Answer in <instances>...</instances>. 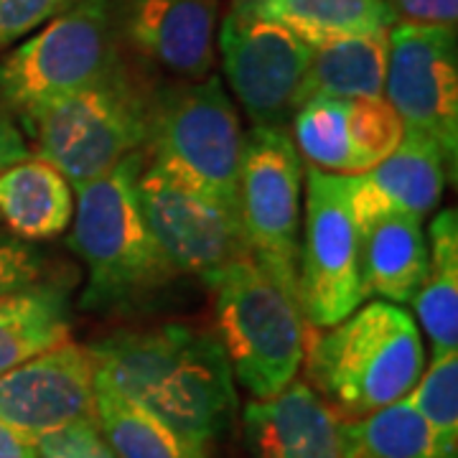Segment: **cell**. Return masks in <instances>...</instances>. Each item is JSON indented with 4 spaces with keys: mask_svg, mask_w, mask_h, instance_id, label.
<instances>
[{
    "mask_svg": "<svg viewBox=\"0 0 458 458\" xmlns=\"http://www.w3.org/2000/svg\"><path fill=\"white\" fill-rule=\"evenodd\" d=\"M138 199L156 242L179 273L209 283L229 262L252 255L240 214L199 194L148 158L138 174Z\"/></svg>",
    "mask_w": 458,
    "mask_h": 458,
    "instance_id": "obj_11",
    "label": "cell"
},
{
    "mask_svg": "<svg viewBox=\"0 0 458 458\" xmlns=\"http://www.w3.org/2000/svg\"><path fill=\"white\" fill-rule=\"evenodd\" d=\"M153 84L123 56L92 84L21 114L36 156L56 165L72 189L105 176L146 150Z\"/></svg>",
    "mask_w": 458,
    "mask_h": 458,
    "instance_id": "obj_4",
    "label": "cell"
},
{
    "mask_svg": "<svg viewBox=\"0 0 458 458\" xmlns=\"http://www.w3.org/2000/svg\"><path fill=\"white\" fill-rule=\"evenodd\" d=\"M232 8L280 23L309 44L390 31L397 23V13L385 0H234Z\"/></svg>",
    "mask_w": 458,
    "mask_h": 458,
    "instance_id": "obj_21",
    "label": "cell"
},
{
    "mask_svg": "<svg viewBox=\"0 0 458 458\" xmlns=\"http://www.w3.org/2000/svg\"><path fill=\"white\" fill-rule=\"evenodd\" d=\"M84 418H95L89 346L64 339L0 375V423L26 443Z\"/></svg>",
    "mask_w": 458,
    "mask_h": 458,
    "instance_id": "obj_13",
    "label": "cell"
},
{
    "mask_svg": "<svg viewBox=\"0 0 458 458\" xmlns=\"http://www.w3.org/2000/svg\"><path fill=\"white\" fill-rule=\"evenodd\" d=\"M346 423L306 379L242 412L252 458H346Z\"/></svg>",
    "mask_w": 458,
    "mask_h": 458,
    "instance_id": "obj_15",
    "label": "cell"
},
{
    "mask_svg": "<svg viewBox=\"0 0 458 458\" xmlns=\"http://www.w3.org/2000/svg\"><path fill=\"white\" fill-rule=\"evenodd\" d=\"M47 278V260L41 252L11 232H0V295L29 288Z\"/></svg>",
    "mask_w": 458,
    "mask_h": 458,
    "instance_id": "obj_29",
    "label": "cell"
},
{
    "mask_svg": "<svg viewBox=\"0 0 458 458\" xmlns=\"http://www.w3.org/2000/svg\"><path fill=\"white\" fill-rule=\"evenodd\" d=\"M95 418L117 458H212V448L183 438L164 420L117 393L95 367Z\"/></svg>",
    "mask_w": 458,
    "mask_h": 458,
    "instance_id": "obj_23",
    "label": "cell"
},
{
    "mask_svg": "<svg viewBox=\"0 0 458 458\" xmlns=\"http://www.w3.org/2000/svg\"><path fill=\"white\" fill-rule=\"evenodd\" d=\"M385 3L397 13V21L456 26L458 0H385Z\"/></svg>",
    "mask_w": 458,
    "mask_h": 458,
    "instance_id": "obj_31",
    "label": "cell"
},
{
    "mask_svg": "<svg viewBox=\"0 0 458 458\" xmlns=\"http://www.w3.org/2000/svg\"><path fill=\"white\" fill-rule=\"evenodd\" d=\"M385 99L403 128L441 148L451 171L458 156L456 26L397 21L390 29Z\"/></svg>",
    "mask_w": 458,
    "mask_h": 458,
    "instance_id": "obj_9",
    "label": "cell"
},
{
    "mask_svg": "<svg viewBox=\"0 0 458 458\" xmlns=\"http://www.w3.org/2000/svg\"><path fill=\"white\" fill-rule=\"evenodd\" d=\"M295 291L313 328L339 324L364 303L360 234L349 209L346 176L309 168L306 219L298 240Z\"/></svg>",
    "mask_w": 458,
    "mask_h": 458,
    "instance_id": "obj_8",
    "label": "cell"
},
{
    "mask_svg": "<svg viewBox=\"0 0 458 458\" xmlns=\"http://www.w3.org/2000/svg\"><path fill=\"white\" fill-rule=\"evenodd\" d=\"M209 285L232 377L255 400L283 393L301 372L311 328L295 288L280 283L252 255L229 262Z\"/></svg>",
    "mask_w": 458,
    "mask_h": 458,
    "instance_id": "obj_5",
    "label": "cell"
},
{
    "mask_svg": "<svg viewBox=\"0 0 458 458\" xmlns=\"http://www.w3.org/2000/svg\"><path fill=\"white\" fill-rule=\"evenodd\" d=\"M146 150L132 153L105 176L77 189L80 201L69 245L87 265L80 309L120 313L143 309L179 278L148 227L138 199Z\"/></svg>",
    "mask_w": 458,
    "mask_h": 458,
    "instance_id": "obj_2",
    "label": "cell"
},
{
    "mask_svg": "<svg viewBox=\"0 0 458 458\" xmlns=\"http://www.w3.org/2000/svg\"><path fill=\"white\" fill-rule=\"evenodd\" d=\"M298 156L311 168L354 176V156L349 146V99L318 98L301 105L293 114Z\"/></svg>",
    "mask_w": 458,
    "mask_h": 458,
    "instance_id": "obj_25",
    "label": "cell"
},
{
    "mask_svg": "<svg viewBox=\"0 0 458 458\" xmlns=\"http://www.w3.org/2000/svg\"><path fill=\"white\" fill-rule=\"evenodd\" d=\"M426 278L412 298L415 316L430 339V360L458 352V216L443 209L430 222Z\"/></svg>",
    "mask_w": 458,
    "mask_h": 458,
    "instance_id": "obj_22",
    "label": "cell"
},
{
    "mask_svg": "<svg viewBox=\"0 0 458 458\" xmlns=\"http://www.w3.org/2000/svg\"><path fill=\"white\" fill-rule=\"evenodd\" d=\"M222 69L252 125L280 128L293 120L311 62V44L265 18L229 11L219 29Z\"/></svg>",
    "mask_w": 458,
    "mask_h": 458,
    "instance_id": "obj_12",
    "label": "cell"
},
{
    "mask_svg": "<svg viewBox=\"0 0 458 458\" xmlns=\"http://www.w3.org/2000/svg\"><path fill=\"white\" fill-rule=\"evenodd\" d=\"M120 59L114 0H77L0 62V99L31 113L92 84Z\"/></svg>",
    "mask_w": 458,
    "mask_h": 458,
    "instance_id": "obj_7",
    "label": "cell"
},
{
    "mask_svg": "<svg viewBox=\"0 0 458 458\" xmlns=\"http://www.w3.org/2000/svg\"><path fill=\"white\" fill-rule=\"evenodd\" d=\"M77 0H0V51L13 47Z\"/></svg>",
    "mask_w": 458,
    "mask_h": 458,
    "instance_id": "obj_30",
    "label": "cell"
},
{
    "mask_svg": "<svg viewBox=\"0 0 458 458\" xmlns=\"http://www.w3.org/2000/svg\"><path fill=\"white\" fill-rule=\"evenodd\" d=\"M36 458H117L110 441L99 430L98 418L74 420L51 430L33 443Z\"/></svg>",
    "mask_w": 458,
    "mask_h": 458,
    "instance_id": "obj_28",
    "label": "cell"
},
{
    "mask_svg": "<svg viewBox=\"0 0 458 458\" xmlns=\"http://www.w3.org/2000/svg\"><path fill=\"white\" fill-rule=\"evenodd\" d=\"M403 120L385 95L349 99V146L354 156V176L387 158L403 140Z\"/></svg>",
    "mask_w": 458,
    "mask_h": 458,
    "instance_id": "obj_27",
    "label": "cell"
},
{
    "mask_svg": "<svg viewBox=\"0 0 458 458\" xmlns=\"http://www.w3.org/2000/svg\"><path fill=\"white\" fill-rule=\"evenodd\" d=\"M242 148V123L219 77L153 84L148 161L234 214Z\"/></svg>",
    "mask_w": 458,
    "mask_h": 458,
    "instance_id": "obj_6",
    "label": "cell"
},
{
    "mask_svg": "<svg viewBox=\"0 0 458 458\" xmlns=\"http://www.w3.org/2000/svg\"><path fill=\"white\" fill-rule=\"evenodd\" d=\"M445 165L441 148L433 140L403 132V140L387 158L364 174L346 176L349 209L357 232L387 214L426 216L433 212L445 189Z\"/></svg>",
    "mask_w": 458,
    "mask_h": 458,
    "instance_id": "obj_16",
    "label": "cell"
},
{
    "mask_svg": "<svg viewBox=\"0 0 458 458\" xmlns=\"http://www.w3.org/2000/svg\"><path fill=\"white\" fill-rule=\"evenodd\" d=\"M408 403L423 418L443 448L458 454V352L430 360L408 393Z\"/></svg>",
    "mask_w": 458,
    "mask_h": 458,
    "instance_id": "obj_26",
    "label": "cell"
},
{
    "mask_svg": "<svg viewBox=\"0 0 458 458\" xmlns=\"http://www.w3.org/2000/svg\"><path fill=\"white\" fill-rule=\"evenodd\" d=\"M29 156H31V150H29V143H26L21 128L8 114H0V174Z\"/></svg>",
    "mask_w": 458,
    "mask_h": 458,
    "instance_id": "obj_32",
    "label": "cell"
},
{
    "mask_svg": "<svg viewBox=\"0 0 458 458\" xmlns=\"http://www.w3.org/2000/svg\"><path fill=\"white\" fill-rule=\"evenodd\" d=\"M99 375L183 438L212 448L232 430L237 393L216 336L186 324L128 328L89 344Z\"/></svg>",
    "mask_w": 458,
    "mask_h": 458,
    "instance_id": "obj_1",
    "label": "cell"
},
{
    "mask_svg": "<svg viewBox=\"0 0 458 458\" xmlns=\"http://www.w3.org/2000/svg\"><path fill=\"white\" fill-rule=\"evenodd\" d=\"M390 31L352 33L311 44V62L298 92V107L318 98H382Z\"/></svg>",
    "mask_w": 458,
    "mask_h": 458,
    "instance_id": "obj_18",
    "label": "cell"
},
{
    "mask_svg": "<svg viewBox=\"0 0 458 458\" xmlns=\"http://www.w3.org/2000/svg\"><path fill=\"white\" fill-rule=\"evenodd\" d=\"M360 276L364 293L387 303H412L428 270L423 216L387 214L360 232Z\"/></svg>",
    "mask_w": 458,
    "mask_h": 458,
    "instance_id": "obj_17",
    "label": "cell"
},
{
    "mask_svg": "<svg viewBox=\"0 0 458 458\" xmlns=\"http://www.w3.org/2000/svg\"><path fill=\"white\" fill-rule=\"evenodd\" d=\"M301 367L344 420H360L408 397L426 372V346L405 309L375 301L334 327L309 328Z\"/></svg>",
    "mask_w": 458,
    "mask_h": 458,
    "instance_id": "obj_3",
    "label": "cell"
},
{
    "mask_svg": "<svg viewBox=\"0 0 458 458\" xmlns=\"http://www.w3.org/2000/svg\"><path fill=\"white\" fill-rule=\"evenodd\" d=\"M301 186L303 161L293 138L280 128L255 125L242 148L240 216L252 258L291 288L301 240Z\"/></svg>",
    "mask_w": 458,
    "mask_h": 458,
    "instance_id": "obj_10",
    "label": "cell"
},
{
    "mask_svg": "<svg viewBox=\"0 0 458 458\" xmlns=\"http://www.w3.org/2000/svg\"><path fill=\"white\" fill-rule=\"evenodd\" d=\"M346 458H458L443 448L408 397L346 423Z\"/></svg>",
    "mask_w": 458,
    "mask_h": 458,
    "instance_id": "obj_24",
    "label": "cell"
},
{
    "mask_svg": "<svg viewBox=\"0 0 458 458\" xmlns=\"http://www.w3.org/2000/svg\"><path fill=\"white\" fill-rule=\"evenodd\" d=\"M72 301L59 278L0 295V375L69 339Z\"/></svg>",
    "mask_w": 458,
    "mask_h": 458,
    "instance_id": "obj_20",
    "label": "cell"
},
{
    "mask_svg": "<svg viewBox=\"0 0 458 458\" xmlns=\"http://www.w3.org/2000/svg\"><path fill=\"white\" fill-rule=\"evenodd\" d=\"M216 13V0H114L120 44L181 82L209 77Z\"/></svg>",
    "mask_w": 458,
    "mask_h": 458,
    "instance_id": "obj_14",
    "label": "cell"
},
{
    "mask_svg": "<svg viewBox=\"0 0 458 458\" xmlns=\"http://www.w3.org/2000/svg\"><path fill=\"white\" fill-rule=\"evenodd\" d=\"M0 458H36L31 443L18 438L11 428L0 423Z\"/></svg>",
    "mask_w": 458,
    "mask_h": 458,
    "instance_id": "obj_33",
    "label": "cell"
},
{
    "mask_svg": "<svg viewBox=\"0 0 458 458\" xmlns=\"http://www.w3.org/2000/svg\"><path fill=\"white\" fill-rule=\"evenodd\" d=\"M74 197L64 174L44 158H23L0 174V222L26 242L64 234Z\"/></svg>",
    "mask_w": 458,
    "mask_h": 458,
    "instance_id": "obj_19",
    "label": "cell"
}]
</instances>
